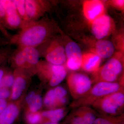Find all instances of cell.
<instances>
[{"label": "cell", "mask_w": 124, "mask_h": 124, "mask_svg": "<svg viewBox=\"0 0 124 124\" xmlns=\"http://www.w3.org/2000/svg\"><path fill=\"white\" fill-rule=\"evenodd\" d=\"M99 114L90 107H81L73 108L67 116L68 124H93Z\"/></svg>", "instance_id": "ba28073f"}, {"label": "cell", "mask_w": 124, "mask_h": 124, "mask_svg": "<svg viewBox=\"0 0 124 124\" xmlns=\"http://www.w3.org/2000/svg\"><path fill=\"white\" fill-rule=\"evenodd\" d=\"M83 8L85 17L91 23L104 14V4L101 1H86L84 2Z\"/></svg>", "instance_id": "e0dca14e"}, {"label": "cell", "mask_w": 124, "mask_h": 124, "mask_svg": "<svg viewBox=\"0 0 124 124\" xmlns=\"http://www.w3.org/2000/svg\"><path fill=\"white\" fill-rule=\"evenodd\" d=\"M113 4L116 6V7L120 8V9L124 8V0H117L113 1Z\"/></svg>", "instance_id": "1f68e13d"}, {"label": "cell", "mask_w": 124, "mask_h": 124, "mask_svg": "<svg viewBox=\"0 0 124 124\" xmlns=\"http://www.w3.org/2000/svg\"><path fill=\"white\" fill-rule=\"evenodd\" d=\"M8 102L6 100L0 99V114L6 107L8 104Z\"/></svg>", "instance_id": "4dcf8cb0"}, {"label": "cell", "mask_w": 124, "mask_h": 124, "mask_svg": "<svg viewBox=\"0 0 124 124\" xmlns=\"http://www.w3.org/2000/svg\"><path fill=\"white\" fill-rule=\"evenodd\" d=\"M14 50L11 46L9 45L2 46L0 48V66H4L8 62L9 58Z\"/></svg>", "instance_id": "cb8c5ba5"}, {"label": "cell", "mask_w": 124, "mask_h": 124, "mask_svg": "<svg viewBox=\"0 0 124 124\" xmlns=\"http://www.w3.org/2000/svg\"><path fill=\"white\" fill-rule=\"evenodd\" d=\"M40 57L46 62L54 65H62L66 62L65 48L60 40L51 38L37 48Z\"/></svg>", "instance_id": "5b68a950"}, {"label": "cell", "mask_w": 124, "mask_h": 124, "mask_svg": "<svg viewBox=\"0 0 124 124\" xmlns=\"http://www.w3.org/2000/svg\"><path fill=\"white\" fill-rule=\"evenodd\" d=\"M26 120L28 124H42V117L41 112L39 111L36 113L27 112Z\"/></svg>", "instance_id": "484cf974"}, {"label": "cell", "mask_w": 124, "mask_h": 124, "mask_svg": "<svg viewBox=\"0 0 124 124\" xmlns=\"http://www.w3.org/2000/svg\"><path fill=\"white\" fill-rule=\"evenodd\" d=\"M124 113L116 116L99 115L93 124H124Z\"/></svg>", "instance_id": "44dd1931"}, {"label": "cell", "mask_w": 124, "mask_h": 124, "mask_svg": "<svg viewBox=\"0 0 124 124\" xmlns=\"http://www.w3.org/2000/svg\"><path fill=\"white\" fill-rule=\"evenodd\" d=\"M8 45H9L8 40L5 37L3 38L1 37V36L0 35V46L2 47Z\"/></svg>", "instance_id": "d6a6232c"}, {"label": "cell", "mask_w": 124, "mask_h": 124, "mask_svg": "<svg viewBox=\"0 0 124 124\" xmlns=\"http://www.w3.org/2000/svg\"><path fill=\"white\" fill-rule=\"evenodd\" d=\"M56 29L53 22L44 17L24 24L17 33L12 35L9 45L37 48L51 39Z\"/></svg>", "instance_id": "6da1fadb"}, {"label": "cell", "mask_w": 124, "mask_h": 124, "mask_svg": "<svg viewBox=\"0 0 124 124\" xmlns=\"http://www.w3.org/2000/svg\"><path fill=\"white\" fill-rule=\"evenodd\" d=\"M14 81L13 72L8 70L0 80V88H10L13 86Z\"/></svg>", "instance_id": "d4e9b609"}, {"label": "cell", "mask_w": 124, "mask_h": 124, "mask_svg": "<svg viewBox=\"0 0 124 124\" xmlns=\"http://www.w3.org/2000/svg\"><path fill=\"white\" fill-rule=\"evenodd\" d=\"M11 93L9 88H1L0 90V99L6 100V99L10 97Z\"/></svg>", "instance_id": "4316f807"}, {"label": "cell", "mask_w": 124, "mask_h": 124, "mask_svg": "<svg viewBox=\"0 0 124 124\" xmlns=\"http://www.w3.org/2000/svg\"><path fill=\"white\" fill-rule=\"evenodd\" d=\"M91 23L92 33L98 40L102 39L108 36L111 30V19L105 14L97 18Z\"/></svg>", "instance_id": "5bb4252c"}, {"label": "cell", "mask_w": 124, "mask_h": 124, "mask_svg": "<svg viewBox=\"0 0 124 124\" xmlns=\"http://www.w3.org/2000/svg\"><path fill=\"white\" fill-rule=\"evenodd\" d=\"M43 124H59L58 123H47Z\"/></svg>", "instance_id": "e575fe53"}, {"label": "cell", "mask_w": 124, "mask_h": 124, "mask_svg": "<svg viewBox=\"0 0 124 124\" xmlns=\"http://www.w3.org/2000/svg\"><path fill=\"white\" fill-rule=\"evenodd\" d=\"M6 15V12L5 10L0 1V22L2 23L4 26Z\"/></svg>", "instance_id": "f546056e"}, {"label": "cell", "mask_w": 124, "mask_h": 124, "mask_svg": "<svg viewBox=\"0 0 124 124\" xmlns=\"http://www.w3.org/2000/svg\"><path fill=\"white\" fill-rule=\"evenodd\" d=\"M92 106L101 115L116 116L124 114V90L101 98Z\"/></svg>", "instance_id": "277c9868"}, {"label": "cell", "mask_w": 124, "mask_h": 124, "mask_svg": "<svg viewBox=\"0 0 124 124\" xmlns=\"http://www.w3.org/2000/svg\"><path fill=\"white\" fill-rule=\"evenodd\" d=\"M13 74L14 81L10 98L12 101H15L23 99L31 76L23 70L18 68L14 69Z\"/></svg>", "instance_id": "30bf717a"}, {"label": "cell", "mask_w": 124, "mask_h": 124, "mask_svg": "<svg viewBox=\"0 0 124 124\" xmlns=\"http://www.w3.org/2000/svg\"><path fill=\"white\" fill-rule=\"evenodd\" d=\"M0 31L1 32L2 35H4L5 38H6L9 41L11 39L12 35H11L7 31V29L6 28L4 25L0 22Z\"/></svg>", "instance_id": "f1b7e54d"}, {"label": "cell", "mask_w": 124, "mask_h": 124, "mask_svg": "<svg viewBox=\"0 0 124 124\" xmlns=\"http://www.w3.org/2000/svg\"><path fill=\"white\" fill-rule=\"evenodd\" d=\"M23 99L10 102L0 114V124H13L19 115Z\"/></svg>", "instance_id": "2e32d148"}, {"label": "cell", "mask_w": 124, "mask_h": 124, "mask_svg": "<svg viewBox=\"0 0 124 124\" xmlns=\"http://www.w3.org/2000/svg\"><path fill=\"white\" fill-rule=\"evenodd\" d=\"M115 48L112 42L108 40H100L95 44V53L101 58L107 59L114 54Z\"/></svg>", "instance_id": "ffe728a7"}, {"label": "cell", "mask_w": 124, "mask_h": 124, "mask_svg": "<svg viewBox=\"0 0 124 124\" xmlns=\"http://www.w3.org/2000/svg\"><path fill=\"white\" fill-rule=\"evenodd\" d=\"M101 58L97 54L89 53L83 54L81 67L87 72L94 73L99 68Z\"/></svg>", "instance_id": "ac0fdd59"}, {"label": "cell", "mask_w": 124, "mask_h": 124, "mask_svg": "<svg viewBox=\"0 0 124 124\" xmlns=\"http://www.w3.org/2000/svg\"><path fill=\"white\" fill-rule=\"evenodd\" d=\"M68 108H62L44 111L41 112L42 124L47 123H58L64 118L68 112Z\"/></svg>", "instance_id": "d6986e66"}, {"label": "cell", "mask_w": 124, "mask_h": 124, "mask_svg": "<svg viewBox=\"0 0 124 124\" xmlns=\"http://www.w3.org/2000/svg\"><path fill=\"white\" fill-rule=\"evenodd\" d=\"M124 79L119 82H100L95 83L84 97L75 100L69 105L73 109L81 107L92 106L97 100L106 95L124 90Z\"/></svg>", "instance_id": "7a4b0ae2"}, {"label": "cell", "mask_w": 124, "mask_h": 124, "mask_svg": "<svg viewBox=\"0 0 124 124\" xmlns=\"http://www.w3.org/2000/svg\"><path fill=\"white\" fill-rule=\"evenodd\" d=\"M0 1L6 12L4 24L5 27L12 30L21 29L24 23L17 12L14 0Z\"/></svg>", "instance_id": "8fae6325"}, {"label": "cell", "mask_w": 124, "mask_h": 124, "mask_svg": "<svg viewBox=\"0 0 124 124\" xmlns=\"http://www.w3.org/2000/svg\"><path fill=\"white\" fill-rule=\"evenodd\" d=\"M48 1L43 0H25V5L28 16L31 21H37L44 17L50 9Z\"/></svg>", "instance_id": "7c38bea8"}, {"label": "cell", "mask_w": 124, "mask_h": 124, "mask_svg": "<svg viewBox=\"0 0 124 124\" xmlns=\"http://www.w3.org/2000/svg\"><path fill=\"white\" fill-rule=\"evenodd\" d=\"M40 57L37 48L17 47L12 52L8 62L15 69H22L31 76L36 74Z\"/></svg>", "instance_id": "3957f363"}, {"label": "cell", "mask_w": 124, "mask_h": 124, "mask_svg": "<svg viewBox=\"0 0 124 124\" xmlns=\"http://www.w3.org/2000/svg\"><path fill=\"white\" fill-rule=\"evenodd\" d=\"M25 0H14L17 12L24 23V24L31 21L27 15L25 8Z\"/></svg>", "instance_id": "7402d4cb"}, {"label": "cell", "mask_w": 124, "mask_h": 124, "mask_svg": "<svg viewBox=\"0 0 124 124\" xmlns=\"http://www.w3.org/2000/svg\"><path fill=\"white\" fill-rule=\"evenodd\" d=\"M65 68L62 65H54L46 61H39L37 65L36 74L44 82L51 83L60 71Z\"/></svg>", "instance_id": "9a60e30c"}, {"label": "cell", "mask_w": 124, "mask_h": 124, "mask_svg": "<svg viewBox=\"0 0 124 124\" xmlns=\"http://www.w3.org/2000/svg\"><path fill=\"white\" fill-rule=\"evenodd\" d=\"M36 94V92L34 91H31L29 92L26 96L25 99V103L26 106L27 107L31 102L33 100Z\"/></svg>", "instance_id": "83f0119b"}, {"label": "cell", "mask_w": 124, "mask_h": 124, "mask_svg": "<svg viewBox=\"0 0 124 124\" xmlns=\"http://www.w3.org/2000/svg\"><path fill=\"white\" fill-rule=\"evenodd\" d=\"M42 104V98L41 95L39 94H36L32 101L27 107V112H37L41 108Z\"/></svg>", "instance_id": "603a6c76"}, {"label": "cell", "mask_w": 124, "mask_h": 124, "mask_svg": "<svg viewBox=\"0 0 124 124\" xmlns=\"http://www.w3.org/2000/svg\"><path fill=\"white\" fill-rule=\"evenodd\" d=\"M8 71V70L4 66H0V80Z\"/></svg>", "instance_id": "836d02e7"}, {"label": "cell", "mask_w": 124, "mask_h": 124, "mask_svg": "<svg viewBox=\"0 0 124 124\" xmlns=\"http://www.w3.org/2000/svg\"><path fill=\"white\" fill-rule=\"evenodd\" d=\"M67 67L72 70H77L81 67L83 57L81 49L75 42H68L65 46Z\"/></svg>", "instance_id": "4fadbf2b"}, {"label": "cell", "mask_w": 124, "mask_h": 124, "mask_svg": "<svg viewBox=\"0 0 124 124\" xmlns=\"http://www.w3.org/2000/svg\"><path fill=\"white\" fill-rule=\"evenodd\" d=\"M124 69V63L120 59L113 57L109 59L103 66L99 68L94 72L93 81L95 83L100 82H119L120 76Z\"/></svg>", "instance_id": "8992f818"}, {"label": "cell", "mask_w": 124, "mask_h": 124, "mask_svg": "<svg viewBox=\"0 0 124 124\" xmlns=\"http://www.w3.org/2000/svg\"><path fill=\"white\" fill-rule=\"evenodd\" d=\"M67 83L72 97L76 100L84 97L89 91L93 81L84 73L74 72L68 76Z\"/></svg>", "instance_id": "52a82bcc"}, {"label": "cell", "mask_w": 124, "mask_h": 124, "mask_svg": "<svg viewBox=\"0 0 124 124\" xmlns=\"http://www.w3.org/2000/svg\"><path fill=\"white\" fill-rule=\"evenodd\" d=\"M69 102L67 91L62 86L49 90L44 100L45 106L50 110L66 107Z\"/></svg>", "instance_id": "9c48e42d"}]
</instances>
